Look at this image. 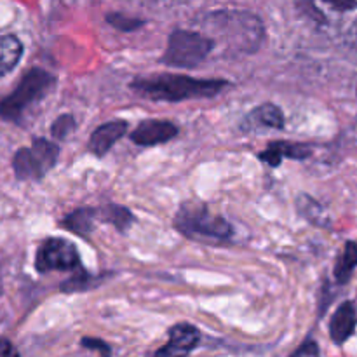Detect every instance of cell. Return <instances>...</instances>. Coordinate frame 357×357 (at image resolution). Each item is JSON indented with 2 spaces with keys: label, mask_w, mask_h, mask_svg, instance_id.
Returning a JSON list of instances; mask_svg holds the SVG:
<instances>
[{
  "label": "cell",
  "mask_w": 357,
  "mask_h": 357,
  "mask_svg": "<svg viewBox=\"0 0 357 357\" xmlns=\"http://www.w3.org/2000/svg\"><path fill=\"white\" fill-rule=\"evenodd\" d=\"M229 86L230 84L223 79H195L178 73L138 77L131 82V89L139 96L152 101H167V103L213 98Z\"/></svg>",
  "instance_id": "obj_1"
},
{
  "label": "cell",
  "mask_w": 357,
  "mask_h": 357,
  "mask_svg": "<svg viewBox=\"0 0 357 357\" xmlns=\"http://www.w3.org/2000/svg\"><path fill=\"white\" fill-rule=\"evenodd\" d=\"M174 227L188 239L204 244L229 243L234 236L232 225L223 216L197 201H187L180 206L174 216Z\"/></svg>",
  "instance_id": "obj_2"
},
{
  "label": "cell",
  "mask_w": 357,
  "mask_h": 357,
  "mask_svg": "<svg viewBox=\"0 0 357 357\" xmlns=\"http://www.w3.org/2000/svg\"><path fill=\"white\" fill-rule=\"evenodd\" d=\"M206 24L218 31L230 49L255 52L264 40V24L244 10H216L206 16Z\"/></svg>",
  "instance_id": "obj_3"
},
{
  "label": "cell",
  "mask_w": 357,
  "mask_h": 357,
  "mask_svg": "<svg viewBox=\"0 0 357 357\" xmlns=\"http://www.w3.org/2000/svg\"><path fill=\"white\" fill-rule=\"evenodd\" d=\"M56 86V77L42 68L28 70L16 86V89L0 100V119L20 124L28 108L40 103Z\"/></svg>",
  "instance_id": "obj_4"
},
{
  "label": "cell",
  "mask_w": 357,
  "mask_h": 357,
  "mask_svg": "<svg viewBox=\"0 0 357 357\" xmlns=\"http://www.w3.org/2000/svg\"><path fill=\"white\" fill-rule=\"evenodd\" d=\"M215 47V40L192 30H174L167 40V49L162 56L164 65L174 68H195L201 65Z\"/></svg>",
  "instance_id": "obj_5"
},
{
  "label": "cell",
  "mask_w": 357,
  "mask_h": 357,
  "mask_svg": "<svg viewBox=\"0 0 357 357\" xmlns=\"http://www.w3.org/2000/svg\"><path fill=\"white\" fill-rule=\"evenodd\" d=\"M59 146L54 142L38 138L30 146H23L13 157V169L17 180L38 181L56 166Z\"/></svg>",
  "instance_id": "obj_6"
},
{
  "label": "cell",
  "mask_w": 357,
  "mask_h": 357,
  "mask_svg": "<svg viewBox=\"0 0 357 357\" xmlns=\"http://www.w3.org/2000/svg\"><path fill=\"white\" fill-rule=\"evenodd\" d=\"M35 268L40 274L47 272H77L82 271L80 255L75 244L63 237H49L38 246L35 255Z\"/></svg>",
  "instance_id": "obj_7"
},
{
  "label": "cell",
  "mask_w": 357,
  "mask_h": 357,
  "mask_svg": "<svg viewBox=\"0 0 357 357\" xmlns=\"http://www.w3.org/2000/svg\"><path fill=\"white\" fill-rule=\"evenodd\" d=\"M180 129L174 122L160 121V119H146L136 126L135 131L129 135L132 143L139 146H155L171 142L176 138Z\"/></svg>",
  "instance_id": "obj_8"
},
{
  "label": "cell",
  "mask_w": 357,
  "mask_h": 357,
  "mask_svg": "<svg viewBox=\"0 0 357 357\" xmlns=\"http://www.w3.org/2000/svg\"><path fill=\"white\" fill-rule=\"evenodd\" d=\"M201 333L195 326L180 323L173 326L167 335V344L157 351V356H187L197 347Z\"/></svg>",
  "instance_id": "obj_9"
},
{
  "label": "cell",
  "mask_w": 357,
  "mask_h": 357,
  "mask_svg": "<svg viewBox=\"0 0 357 357\" xmlns=\"http://www.w3.org/2000/svg\"><path fill=\"white\" fill-rule=\"evenodd\" d=\"M129 124L126 121H112L107 124H101L100 128H96L91 135L89 143H87V149L94 153L96 157H103L110 152L112 146L122 138V136L128 135Z\"/></svg>",
  "instance_id": "obj_10"
},
{
  "label": "cell",
  "mask_w": 357,
  "mask_h": 357,
  "mask_svg": "<svg viewBox=\"0 0 357 357\" xmlns=\"http://www.w3.org/2000/svg\"><path fill=\"white\" fill-rule=\"evenodd\" d=\"M357 310L352 302H344L330 321V337L337 345H344L356 333Z\"/></svg>",
  "instance_id": "obj_11"
},
{
  "label": "cell",
  "mask_w": 357,
  "mask_h": 357,
  "mask_svg": "<svg viewBox=\"0 0 357 357\" xmlns=\"http://www.w3.org/2000/svg\"><path fill=\"white\" fill-rule=\"evenodd\" d=\"M310 155H312V149H310L309 145H303V143L272 142L268 143L267 150L261 152L258 157H260L264 162H267L268 166L278 167L281 166L284 157H289V159H295V160H303Z\"/></svg>",
  "instance_id": "obj_12"
},
{
  "label": "cell",
  "mask_w": 357,
  "mask_h": 357,
  "mask_svg": "<svg viewBox=\"0 0 357 357\" xmlns=\"http://www.w3.org/2000/svg\"><path fill=\"white\" fill-rule=\"evenodd\" d=\"M248 129H282L284 128V114L281 108L274 103H265L255 108L246 117Z\"/></svg>",
  "instance_id": "obj_13"
},
{
  "label": "cell",
  "mask_w": 357,
  "mask_h": 357,
  "mask_svg": "<svg viewBox=\"0 0 357 357\" xmlns=\"http://www.w3.org/2000/svg\"><path fill=\"white\" fill-rule=\"evenodd\" d=\"M23 42L16 35H0V77L16 68L23 58Z\"/></svg>",
  "instance_id": "obj_14"
},
{
  "label": "cell",
  "mask_w": 357,
  "mask_h": 357,
  "mask_svg": "<svg viewBox=\"0 0 357 357\" xmlns=\"http://www.w3.org/2000/svg\"><path fill=\"white\" fill-rule=\"evenodd\" d=\"M357 268V243L356 241H347L342 250L340 257L337 258V264H335V279H337L338 284H347L351 281L352 274Z\"/></svg>",
  "instance_id": "obj_15"
},
{
  "label": "cell",
  "mask_w": 357,
  "mask_h": 357,
  "mask_svg": "<svg viewBox=\"0 0 357 357\" xmlns=\"http://www.w3.org/2000/svg\"><path fill=\"white\" fill-rule=\"evenodd\" d=\"M296 208H298V213L316 227H330V216L326 215V209L312 199L310 195H300L298 201H296Z\"/></svg>",
  "instance_id": "obj_16"
},
{
  "label": "cell",
  "mask_w": 357,
  "mask_h": 357,
  "mask_svg": "<svg viewBox=\"0 0 357 357\" xmlns=\"http://www.w3.org/2000/svg\"><path fill=\"white\" fill-rule=\"evenodd\" d=\"M96 215L98 213L94 208H80L77 209V211L66 215L61 225L66 227L68 230H72L77 236H87V234L93 230V223Z\"/></svg>",
  "instance_id": "obj_17"
},
{
  "label": "cell",
  "mask_w": 357,
  "mask_h": 357,
  "mask_svg": "<svg viewBox=\"0 0 357 357\" xmlns=\"http://www.w3.org/2000/svg\"><path fill=\"white\" fill-rule=\"evenodd\" d=\"M98 216L103 222L112 223L121 232H126L135 223V216H132V213L128 208H122V206L115 204H108L103 209H98Z\"/></svg>",
  "instance_id": "obj_18"
},
{
  "label": "cell",
  "mask_w": 357,
  "mask_h": 357,
  "mask_svg": "<svg viewBox=\"0 0 357 357\" xmlns=\"http://www.w3.org/2000/svg\"><path fill=\"white\" fill-rule=\"evenodd\" d=\"M77 128V122L73 119V115L65 114V115H59L58 119L54 121V124L51 126V135L52 138L56 139H66L68 136H72V132L75 131Z\"/></svg>",
  "instance_id": "obj_19"
},
{
  "label": "cell",
  "mask_w": 357,
  "mask_h": 357,
  "mask_svg": "<svg viewBox=\"0 0 357 357\" xmlns=\"http://www.w3.org/2000/svg\"><path fill=\"white\" fill-rule=\"evenodd\" d=\"M94 284H96V278H93V275H89L84 271H77L70 281L63 282L61 291H66V293L82 291V289H89L91 286Z\"/></svg>",
  "instance_id": "obj_20"
},
{
  "label": "cell",
  "mask_w": 357,
  "mask_h": 357,
  "mask_svg": "<svg viewBox=\"0 0 357 357\" xmlns=\"http://www.w3.org/2000/svg\"><path fill=\"white\" fill-rule=\"evenodd\" d=\"M107 21L112 24L114 28L121 31H132L136 28L143 26V21L135 20V17H128V16H122V14H108Z\"/></svg>",
  "instance_id": "obj_21"
},
{
  "label": "cell",
  "mask_w": 357,
  "mask_h": 357,
  "mask_svg": "<svg viewBox=\"0 0 357 357\" xmlns=\"http://www.w3.org/2000/svg\"><path fill=\"white\" fill-rule=\"evenodd\" d=\"M293 356H319V347L314 340H307L293 352Z\"/></svg>",
  "instance_id": "obj_22"
},
{
  "label": "cell",
  "mask_w": 357,
  "mask_h": 357,
  "mask_svg": "<svg viewBox=\"0 0 357 357\" xmlns=\"http://www.w3.org/2000/svg\"><path fill=\"white\" fill-rule=\"evenodd\" d=\"M328 6H331L337 10H351L357 7V0H323Z\"/></svg>",
  "instance_id": "obj_23"
},
{
  "label": "cell",
  "mask_w": 357,
  "mask_h": 357,
  "mask_svg": "<svg viewBox=\"0 0 357 357\" xmlns=\"http://www.w3.org/2000/svg\"><path fill=\"white\" fill-rule=\"evenodd\" d=\"M82 345H84V347H87V349H96V351H101L103 354H110V347H108L107 344H103V342H100V340H93V338H84Z\"/></svg>",
  "instance_id": "obj_24"
},
{
  "label": "cell",
  "mask_w": 357,
  "mask_h": 357,
  "mask_svg": "<svg viewBox=\"0 0 357 357\" xmlns=\"http://www.w3.org/2000/svg\"><path fill=\"white\" fill-rule=\"evenodd\" d=\"M17 352L14 351L13 344L6 338H0V357H7V356H16Z\"/></svg>",
  "instance_id": "obj_25"
}]
</instances>
